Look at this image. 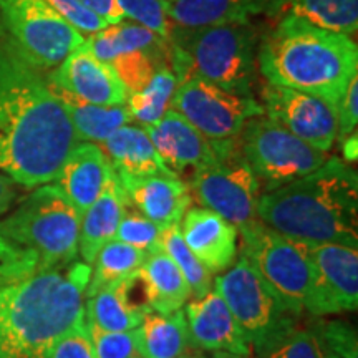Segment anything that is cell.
<instances>
[{"label": "cell", "mask_w": 358, "mask_h": 358, "mask_svg": "<svg viewBox=\"0 0 358 358\" xmlns=\"http://www.w3.org/2000/svg\"><path fill=\"white\" fill-rule=\"evenodd\" d=\"M123 19L146 27L164 43H171L178 25L169 19L166 0H115Z\"/></svg>", "instance_id": "cell-33"}, {"label": "cell", "mask_w": 358, "mask_h": 358, "mask_svg": "<svg viewBox=\"0 0 358 358\" xmlns=\"http://www.w3.org/2000/svg\"><path fill=\"white\" fill-rule=\"evenodd\" d=\"M0 27L40 71L57 69L87 40L45 0H0Z\"/></svg>", "instance_id": "cell-9"}, {"label": "cell", "mask_w": 358, "mask_h": 358, "mask_svg": "<svg viewBox=\"0 0 358 358\" xmlns=\"http://www.w3.org/2000/svg\"><path fill=\"white\" fill-rule=\"evenodd\" d=\"M169 171L176 174L198 169L214 163L219 155V141L201 134L185 116L169 108L158 123L143 127Z\"/></svg>", "instance_id": "cell-17"}, {"label": "cell", "mask_w": 358, "mask_h": 358, "mask_svg": "<svg viewBox=\"0 0 358 358\" xmlns=\"http://www.w3.org/2000/svg\"><path fill=\"white\" fill-rule=\"evenodd\" d=\"M301 244L312 264V285L306 310L313 317L357 310V249L338 244Z\"/></svg>", "instance_id": "cell-13"}, {"label": "cell", "mask_w": 358, "mask_h": 358, "mask_svg": "<svg viewBox=\"0 0 358 358\" xmlns=\"http://www.w3.org/2000/svg\"><path fill=\"white\" fill-rule=\"evenodd\" d=\"M241 256L295 317L306 310L312 285V264L306 249L262 221L241 227Z\"/></svg>", "instance_id": "cell-8"}, {"label": "cell", "mask_w": 358, "mask_h": 358, "mask_svg": "<svg viewBox=\"0 0 358 358\" xmlns=\"http://www.w3.org/2000/svg\"><path fill=\"white\" fill-rule=\"evenodd\" d=\"M146 256L148 254L143 250L118 243V241H110L108 244L103 245L92 264L95 267L92 268V275H90L87 299L93 297L98 290L106 287V285L140 271Z\"/></svg>", "instance_id": "cell-30"}, {"label": "cell", "mask_w": 358, "mask_h": 358, "mask_svg": "<svg viewBox=\"0 0 358 358\" xmlns=\"http://www.w3.org/2000/svg\"><path fill=\"white\" fill-rule=\"evenodd\" d=\"M178 87V78L169 65L161 66L141 92L128 96L127 106L131 118L141 127L158 123L171 108V100Z\"/></svg>", "instance_id": "cell-31"}, {"label": "cell", "mask_w": 358, "mask_h": 358, "mask_svg": "<svg viewBox=\"0 0 358 358\" xmlns=\"http://www.w3.org/2000/svg\"><path fill=\"white\" fill-rule=\"evenodd\" d=\"M118 179L127 192L129 206L158 224L161 229L181 222L191 208L189 187L178 176H118Z\"/></svg>", "instance_id": "cell-19"}, {"label": "cell", "mask_w": 358, "mask_h": 358, "mask_svg": "<svg viewBox=\"0 0 358 358\" xmlns=\"http://www.w3.org/2000/svg\"><path fill=\"white\" fill-rule=\"evenodd\" d=\"M313 335L319 340L320 347L335 353L338 358H358L357 332L347 322H320Z\"/></svg>", "instance_id": "cell-38"}, {"label": "cell", "mask_w": 358, "mask_h": 358, "mask_svg": "<svg viewBox=\"0 0 358 358\" xmlns=\"http://www.w3.org/2000/svg\"><path fill=\"white\" fill-rule=\"evenodd\" d=\"M15 198H17L15 182H13L8 176H6V174L0 173V217L10 209V206L13 204Z\"/></svg>", "instance_id": "cell-44"}, {"label": "cell", "mask_w": 358, "mask_h": 358, "mask_svg": "<svg viewBox=\"0 0 358 358\" xmlns=\"http://www.w3.org/2000/svg\"><path fill=\"white\" fill-rule=\"evenodd\" d=\"M52 85L100 106L127 105L128 92L113 66L98 60L87 45L73 50L48 75Z\"/></svg>", "instance_id": "cell-15"}, {"label": "cell", "mask_w": 358, "mask_h": 358, "mask_svg": "<svg viewBox=\"0 0 358 358\" xmlns=\"http://www.w3.org/2000/svg\"><path fill=\"white\" fill-rule=\"evenodd\" d=\"M287 15L307 24L355 37L358 30V0H285Z\"/></svg>", "instance_id": "cell-29"}, {"label": "cell", "mask_w": 358, "mask_h": 358, "mask_svg": "<svg viewBox=\"0 0 358 358\" xmlns=\"http://www.w3.org/2000/svg\"><path fill=\"white\" fill-rule=\"evenodd\" d=\"M187 187L203 208L219 214L237 229L259 219L261 182L241 153L239 138L219 141L217 159L192 173Z\"/></svg>", "instance_id": "cell-10"}, {"label": "cell", "mask_w": 358, "mask_h": 358, "mask_svg": "<svg viewBox=\"0 0 358 358\" xmlns=\"http://www.w3.org/2000/svg\"><path fill=\"white\" fill-rule=\"evenodd\" d=\"M140 277L138 272L113 282L88 297L85 302V320L106 332H127L141 324L143 317L151 312L140 299L134 297Z\"/></svg>", "instance_id": "cell-22"}, {"label": "cell", "mask_w": 358, "mask_h": 358, "mask_svg": "<svg viewBox=\"0 0 358 358\" xmlns=\"http://www.w3.org/2000/svg\"><path fill=\"white\" fill-rule=\"evenodd\" d=\"M166 65V53L156 55L146 52H129L111 62V66L127 88L128 96L141 92L151 82L156 70ZM171 66V65H169Z\"/></svg>", "instance_id": "cell-34"}, {"label": "cell", "mask_w": 358, "mask_h": 358, "mask_svg": "<svg viewBox=\"0 0 358 358\" xmlns=\"http://www.w3.org/2000/svg\"><path fill=\"white\" fill-rule=\"evenodd\" d=\"M138 275L151 312L168 315L189 301L191 289L185 275L163 249L148 254Z\"/></svg>", "instance_id": "cell-25"}, {"label": "cell", "mask_w": 358, "mask_h": 358, "mask_svg": "<svg viewBox=\"0 0 358 358\" xmlns=\"http://www.w3.org/2000/svg\"><path fill=\"white\" fill-rule=\"evenodd\" d=\"M57 13H60L71 27L82 32L85 37L100 32L105 29L106 22L93 13L80 0H45Z\"/></svg>", "instance_id": "cell-40"}, {"label": "cell", "mask_w": 358, "mask_h": 358, "mask_svg": "<svg viewBox=\"0 0 358 358\" xmlns=\"http://www.w3.org/2000/svg\"><path fill=\"white\" fill-rule=\"evenodd\" d=\"M239 148L259 182L266 186L264 191L307 176L327 161V153L307 145L266 115L245 123Z\"/></svg>", "instance_id": "cell-11"}, {"label": "cell", "mask_w": 358, "mask_h": 358, "mask_svg": "<svg viewBox=\"0 0 358 358\" xmlns=\"http://www.w3.org/2000/svg\"><path fill=\"white\" fill-rule=\"evenodd\" d=\"M185 317L189 345L204 352L244 358L249 355V342L229 307L216 290L186 303Z\"/></svg>", "instance_id": "cell-16"}, {"label": "cell", "mask_w": 358, "mask_h": 358, "mask_svg": "<svg viewBox=\"0 0 358 358\" xmlns=\"http://www.w3.org/2000/svg\"><path fill=\"white\" fill-rule=\"evenodd\" d=\"M182 239L211 274L227 271L237 259L239 231L206 208H189L179 222Z\"/></svg>", "instance_id": "cell-18"}, {"label": "cell", "mask_w": 358, "mask_h": 358, "mask_svg": "<svg viewBox=\"0 0 358 358\" xmlns=\"http://www.w3.org/2000/svg\"><path fill=\"white\" fill-rule=\"evenodd\" d=\"M257 47V34L250 22L204 29L178 27L169 43L171 69L178 83L199 77L227 92L252 96Z\"/></svg>", "instance_id": "cell-5"}, {"label": "cell", "mask_w": 358, "mask_h": 358, "mask_svg": "<svg viewBox=\"0 0 358 358\" xmlns=\"http://www.w3.org/2000/svg\"><path fill=\"white\" fill-rule=\"evenodd\" d=\"M264 115L307 145L329 153L338 140L337 106L299 90L266 83L261 92Z\"/></svg>", "instance_id": "cell-14"}, {"label": "cell", "mask_w": 358, "mask_h": 358, "mask_svg": "<svg viewBox=\"0 0 358 358\" xmlns=\"http://www.w3.org/2000/svg\"><path fill=\"white\" fill-rule=\"evenodd\" d=\"M257 65L267 83L320 96L337 106L358 73V45L355 38L285 13L259 43Z\"/></svg>", "instance_id": "cell-4"}, {"label": "cell", "mask_w": 358, "mask_h": 358, "mask_svg": "<svg viewBox=\"0 0 358 358\" xmlns=\"http://www.w3.org/2000/svg\"><path fill=\"white\" fill-rule=\"evenodd\" d=\"M161 249L171 257V261L176 264L181 274L185 275L187 285L191 289L192 297L201 299L209 290H213V274L199 262V259L191 252V249L187 248L181 236V231H179V224L163 229V234H161Z\"/></svg>", "instance_id": "cell-32"}, {"label": "cell", "mask_w": 358, "mask_h": 358, "mask_svg": "<svg viewBox=\"0 0 358 358\" xmlns=\"http://www.w3.org/2000/svg\"><path fill=\"white\" fill-rule=\"evenodd\" d=\"M38 272L42 264L37 254L0 234V287L30 279Z\"/></svg>", "instance_id": "cell-36"}, {"label": "cell", "mask_w": 358, "mask_h": 358, "mask_svg": "<svg viewBox=\"0 0 358 358\" xmlns=\"http://www.w3.org/2000/svg\"><path fill=\"white\" fill-rule=\"evenodd\" d=\"M343 145H342V151H343V158H345L348 163L352 161H357L358 156V141H357V131L348 134V136L343 138Z\"/></svg>", "instance_id": "cell-45"}, {"label": "cell", "mask_w": 358, "mask_h": 358, "mask_svg": "<svg viewBox=\"0 0 358 358\" xmlns=\"http://www.w3.org/2000/svg\"><path fill=\"white\" fill-rule=\"evenodd\" d=\"M171 108L211 141L236 140L250 118L264 115L262 105L254 96L227 92L199 77L178 83Z\"/></svg>", "instance_id": "cell-12"}, {"label": "cell", "mask_w": 358, "mask_h": 358, "mask_svg": "<svg viewBox=\"0 0 358 358\" xmlns=\"http://www.w3.org/2000/svg\"><path fill=\"white\" fill-rule=\"evenodd\" d=\"M338 140L355 133L358 123V73L347 85L345 92L337 105Z\"/></svg>", "instance_id": "cell-42"}, {"label": "cell", "mask_w": 358, "mask_h": 358, "mask_svg": "<svg viewBox=\"0 0 358 358\" xmlns=\"http://www.w3.org/2000/svg\"><path fill=\"white\" fill-rule=\"evenodd\" d=\"M95 358H141L138 352L134 330L127 332H106L98 327L88 324Z\"/></svg>", "instance_id": "cell-37"}, {"label": "cell", "mask_w": 358, "mask_h": 358, "mask_svg": "<svg viewBox=\"0 0 358 358\" xmlns=\"http://www.w3.org/2000/svg\"><path fill=\"white\" fill-rule=\"evenodd\" d=\"M134 337L141 358H181L189 347L185 312H148L134 329Z\"/></svg>", "instance_id": "cell-27"}, {"label": "cell", "mask_w": 358, "mask_h": 358, "mask_svg": "<svg viewBox=\"0 0 358 358\" xmlns=\"http://www.w3.org/2000/svg\"><path fill=\"white\" fill-rule=\"evenodd\" d=\"M80 2L83 6H87L93 13H96L108 25L118 24V22L124 20L115 0H80Z\"/></svg>", "instance_id": "cell-43"}, {"label": "cell", "mask_w": 358, "mask_h": 358, "mask_svg": "<svg viewBox=\"0 0 358 358\" xmlns=\"http://www.w3.org/2000/svg\"><path fill=\"white\" fill-rule=\"evenodd\" d=\"M43 358H95L87 320L57 340Z\"/></svg>", "instance_id": "cell-41"}, {"label": "cell", "mask_w": 358, "mask_h": 358, "mask_svg": "<svg viewBox=\"0 0 358 358\" xmlns=\"http://www.w3.org/2000/svg\"><path fill=\"white\" fill-rule=\"evenodd\" d=\"M128 206L127 192L113 171L100 198L82 216L78 254L85 264L92 266L103 245L115 239L116 229Z\"/></svg>", "instance_id": "cell-23"}, {"label": "cell", "mask_w": 358, "mask_h": 358, "mask_svg": "<svg viewBox=\"0 0 358 358\" xmlns=\"http://www.w3.org/2000/svg\"><path fill=\"white\" fill-rule=\"evenodd\" d=\"M285 0H166L169 19L181 29L248 24L262 13L279 12Z\"/></svg>", "instance_id": "cell-21"}, {"label": "cell", "mask_w": 358, "mask_h": 358, "mask_svg": "<svg viewBox=\"0 0 358 358\" xmlns=\"http://www.w3.org/2000/svg\"><path fill=\"white\" fill-rule=\"evenodd\" d=\"M92 266L73 261L0 287V357L43 358L85 322Z\"/></svg>", "instance_id": "cell-2"}, {"label": "cell", "mask_w": 358, "mask_h": 358, "mask_svg": "<svg viewBox=\"0 0 358 358\" xmlns=\"http://www.w3.org/2000/svg\"><path fill=\"white\" fill-rule=\"evenodd\" d=\"M52 90L58 100L62 101L66 113H69L70 122L73 124L80 141L100 145L106 138L111 136L116 129L124 127V124H129L133 120L127 105H93V103L80 100V98L55 87V85H52Z\"/></svg>", "instance_id": "cell-26"}, {"label": "cell", "mask_w": 358, "mask_h": 358, "mask_svg": "<svg viewBox=\"0 0 358 358\" xmlns=\"http://www.w3.org/2000/svg\"><path fill=\"white\" fill-rule=\"evenodd\" d=\"M161 234H163V229L158 224L150 221L143 214L134 211L131 206H128L122 221H120L113 241L151 254L161 250Z\"/></svg>", "instance_id": "cell-35"}, {"label": "cell", "mask_w": 358, "mask_h": 358, "mask_svg": "<svg viewBox=\"0 0 358 358\" xmlns=\"http://www.w3.org/2000/svg\"><path fill=\"white\" fill-rule=\"evenodd\" d=\"M259 221L307 244L358 248V174L345 161L327 158L319 169L264 191Z\"/></svg>", "instance_id": "cell-3"}, {"label": "cell", "mask_w": 358, "mask_h": 358, "mask_svg": "<svg viewBox=\"0 0 358 358\" xmlns=\"http://www.w3.org/2000/svg\"><path fill=\"white\" fill-rule=\"evenodd\" d=\"M78 143L48 78L0 27V171L29 189L48 185Z\"/></svg>", "instance_id": "cell-1"}, {"label": "cell", "mask_w": 358, "mask_h": 358, "mask_svg": "<svg viewBox=\"0 0 358 358\" xmlns=\"http://www.w3.org/2000/svg\"><path fill=\"white\" fill-rule=\"evenodd\" d=\"M319 345H320V343H319ZM320 358H338V357L335 355V353H332V352L325 350L324 347H320Z\"/></svg>", "instance_id": "cell-46"}, {"label": "cell", "mask_w": 358, "mask_h": 358, "mask_svg": "<svg viewBox=\"0 0 358 358\" xmlns=\"http://www.w3.org/2000/svg\"><path fill=\"white\" fill-rule=\"evenodd\" d=\"M213 289L229 307L259 357L295 329L297 317L285 308L280 299L243 256H239L227 271L217 274Z\"/></svg>", "instance_id": "cell-7"}, {"label": "cell", "mask_w": 358, "mask_h": 358, "mask_svg": "<svg viewBox=\"0 0 358 358\" xmlns=\"http://www.w3.org/2000/svg\"><path fill=\"white\" fill-rule=\"evenodd\" d=\"M259 358H320V345L313 332L294 329Z\"/></svg>", "instance_id": "cell-39"}, {"label": "cell", "mask_w": 358, "mask_h": 358, "mask_svg": "<svg viewBox=\"0 0 358 358\" xmlns=\"http://www.w3.org/2000/svg\"><path fill=\"white\" fill-rule=\"evenodd\" d=\"M85 45L98 60L108 65L115 58L129 52H146L156 55L169 52V45L164 43L158 35L131 20L106 25L100 32L88 35Z\"/></svg>", "instance_id": "cell-28"}, {"label": "cell", "mask_w": 358, "mask_h": 358, "mask_svg": "<svg viewBox=\"0 0 358 358\" xmlns=\"http://www.w3.org/2000/svg\"><path fill=\"white\" fill-rule=\"evenodd\" d=\"M82 214L57 185H42L0 219V234L40 259L42 271L77 261Z\"/></svg>", "instance_id": "cell-6"}, {"label": "cell", "mask_w": 358, "mask_h": 358, "mask_svg": "<svg viewBox=\"0 0 358 358\" xmlns=\"http://www.w3.org/2000/svg\"><path fill=\"white\" fill-rule=\"evenodd\" d=\"M113 168L95 143L80 141L66 156L57 176V186L82 214L100 198Z\"/></svg>", "instance_id": "cell-20"}, {"label": "cell", "mask_w": 358, "mask_h": 358, "mask_svg": "<svg viewBox=\"0 0 358 358\" xmlns=\"http://www.w3.org/2000/svg\"><path fill=\"white\" fill-rule=\"evenodd\" d=\"M100 150L118 176H176L164 166L143 127L124 124L100 143Z\"/></svg>", "instance_id": "cell-24"}]
</instances>
